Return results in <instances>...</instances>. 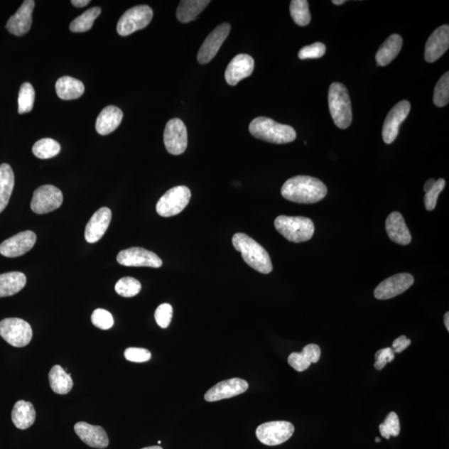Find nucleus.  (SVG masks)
I'll return each mask as SVG.
<instances>
[{
    "label": "nucleus",
    "mask_w": 449,
    "mask_h": 449,
    "mask_svg": "<svg viewBox=\"0 0 449 449\" xmlns=\"http://www.w3.org/2000/svg\"><path fill=\"white\" fill-rule=\"evenodd\" d=\"M248 387L246 380L233 378L217 384L208 390L204 397L208 402L219 401L245 393Z\"/></svg>",
    "instance_id": "17"
},
{
    "label": "nucleus",
    "mask_w": 449,
    "mask_h": 449,
    "mask_svg": "<svg viewBox=\"0 0 449 449\" xmlns=\"http://www.w3.org/2000/svg\"><path fill=\"white\" fill-rule=\"evenodd\" d=\"M394 359V351L392 348H385L379 350L375 354L374 367L378 370H382L388 363L392 362Z\"/></svg>",
    "instance_id": "45"
},
{
    "label": "nucleus",
    "mask_w": 449,
    "mask_h": 449,
    "mask_svg": "<svg viewBox=\"0 0 449 449\" xmlns=\"http://www.w3.org/2000/svg\"><path fill=\"white\" fill-rule=\"evenodd\" d=\"M231 28L230 23H223L209 34L198 52V60L201 65H207L217 55L220 48L230 33Z\"/></svg>",
    "instance_id": "12"
},
{
    "label": "nucleus",
    "mask_w": 449,
    "mask_h": 449,
    "mask_svg": "<svg viewBox=\"0 0 449 449\" xmlns=\"http://www.w3.org/2000/svg\"><path fill=\"white\" fill-rule=\"evenodd\" d=\"M63 201L60 189L53 185H45L34 191L31 209L34 213L47 214L60 208Z\"/></svg>",
    "instance_id": "10"
},
{
    "label": "nucleus",
    "mask_w": 449,
    "mask_h": 449,
    "mask_svg": "<svg viewBox=\"0 0 449 449\" xmlns=\"http://www.w3.org/2000/svg\"><path fill=\"white\" fill-rule=\"evenodd\" d=\"M192 194L185 185L168 190L157 203V212L163 217H171L182 212L187 207Z\"/></svg>",
    "instance_id": "6"
},
{
    "label": "nucleus",
    "mask_w": 449,
    "mask_h": 449,
    "mask_svg": "<svg viewBox=\"0 0 449 449\" xmlns=\"http://www.w3.org/2000/svg\"><path fill=\"white\" fill-rule=\"evenodd\" d=\"M36 2L33 0H26L16 13L6 23L8 31L13 36H23L26 34L32 26V13Z\"/></svg>",
    "instance_id": "19"
},
{
    "label": "nucleus",
    "mask_w": 449,
    "mask_h": 449,
    "mask_svg": "<svg viewBox=\"0 0 449 449\" xmlns=\"http://www.w3.org/2000/svg\"><path fill=\"white\" fill-rule=\"evenodd\" d=\"M444 325H445L447 330L449 331V313L447 312L445 315H444Z\"/></svg>",
    "instance_id": "49"
},
{
    "label": "nucleus",
    "mask_w": 449,
    "mask_h": 449,
    "mask_svg": "<svg viewBox=\"0 0 449 449\" xmlns=\"http://www.w3.org/2000/svg\"><path fill=\"white\" fill-rule=\"evenodd\" d=\"M124 356L131 362L144 363L151 359L152 354L146 349L131 347L125 350Z\"/></svg>",
    "instance_id": "44"
},
{
    "label": "nucleus",
    "mask_w": 449,
    "mask_h": 449,
    "mask_svg": "<svg viewBox=\"0 0 449 449\" xmlns=\"http://www.w3.org/2000/svg\"><path fill=\"white\" fill-rule=\"evenodd\" d=\"M163 139L169 153L183 154L188 148L187 126L179 119H171L166 125Z\"/></svg>",
    "instance_id": "11"
},
{
    "label": "nucleus",
    "mask_w": 449,
    "mask_h": 449,
    "mask_svg": "<svg viewBox=\"0 0 449 449\" xmlns=\"http://www.w3.org/2000/svg\"><path fill=\"white\" fill-rule=\"evenodd\" d=\"M55 89L57 95L63 100L80 99L85 91V87L81 81L68 76L60 77L56 82Z\"/></svg>",
    "instance_id": "28"
},
{
    "label": "nucleus",
    "mask_w": 449,
    "mask_h": 449,
    "mask_svg": "<svg viewBox=\"0 0 449 449\" xmlns=\"http://www.w3.org/2000/svg\"><path fill=\"white\" fill-rule=\"evenodd\" d=\"M75 431L87 446L99 449H104L109 446V436L101 426H94L85 422H79L75 426Z\"/></svg>",
    "instance_id": "20"
},
{
    "label": "nucleus",
    "mask_w": 449,
    "mask_h": 449,
    "mask_svg": "<svg viewBox=\"0 0 449 449\" xmlns=\"http://www.w3.org/2000/svg\"><path fill=\"white\" fill-rule=\"evenodd\" d=\"M275 227L288 241L295 243L309 241L315 233L313 222L303 217L279 216L275 220Z\"/></svg>",
    "instance_id": "5"
},
{
    "label": "nucleus",
    "mask_w": 449,
    "mask_h": 449,
    "mask_svg": "<svg viewBox=\"0 0 449 449\" xmlns=\"http://www.w3.org/2000/svg\"><path fill=\"white\" fill-rule=\"evenodd\" d=\"M332 3L335 4V6H341V4H345V0H340V1H337V0H334V1H332Z\"/></svg>",
    "instance_id": "50"
},
{
    "label": "nucleus",
    "mask_w": 449,
    "mask_h": 449,
    "mask_svg": "<svg viewBox=\"0 0 449 449\" xmlns=\"http://www.w3.org/2000/svg\"><path fill=\"white\" fill-rule=\"evenodd\" d=\"M449 101V72L444 73L434 90L433 102L437 107L446 106Z\"/></svg>",
    "instance_id": "38"
},
{
    "label": "nucleus",
    "mask_w": 449,
    "mask_h": 449,
    "mask_svg": "<svg viewBox=\"0 0 449 449\" xmlns=\"http://www.w3.org/2000/svg\"><path fill=\"white\" fill-rule=\"evenodd\" d=\"M449 47V26H443L434 31L426 43L424 58L428 63H433L442 57Z\"/></svg>",
    "instance_id": "21"
},
{
    "label": "nucleus",
    "mask_w": 449,
    "mask_h": 449,
    "mask_svg": "<svg viewBox=\"0 0 449 449\" xmlns=\"http://www.w3.org/2000/svg\"><path fill=\"white\" fill-rule=\"evenodd\" d=\"M436 180L433 178L428 179L427 182L426 183V184H424V188H423L424 192L427 193L428 192L431 191V190L434 187V185H436Z\"/></svg>",
    "instance_id": "48"
},
{
    "label": "nucleus",
    "mask_w": 449,
    "mask_h": 449,
    "mask_svg": "<svg viewBox=\"0 0 449 449\" xmlns=\"http://www.w3.org/2000/svg\"><path fill=\"white\" fill-rule=\"evenodd\" d=\"M414 282V278L409 273L394 275L377 287L374 290V297L378 300H389L392 298L403 294L409 288L411 287Z\"/></svg>",
    "instance_id": "14"
},
{
    "label": "nucleus",
    "mask_w": 449,
    "mask_h": 449,
    "mask_svg": "<svg viewBox=\"0 0 449 449\" xmlns=\"http://www.w3.org/2000/svg\"><path fill=\"white\" fill-rule=\"evenodd\" d=\"M37 237L31 231L19 232L0 245V254L9 258H16L24 255L33 247Z\"/></svg>",
    "instance_id": "16"
},
{
    "label": "nucleus",
    "mask_w": 449,
    "mask_h": 449,
    "mask_svg": "<svg viewBox=\"0 0 449 449\" xmlns=\"http://www.w3.org/2000/svg\"><path fill=\"white\" fill-rule=\"evenodd\" d=\"M90 0H72L71 3L72 6L77 8H82L87 6L90 4Z\"/></svg>",
    "instance_id": "47"
},
{
    "label": "nucleus",
    "mask_w": 449,
    "mask_h": 449,
    "mask_svg": "<svg viewBox=\"0 0 449 449\" xmlns=\"http://www.w3.org/2000/svg\"><path fill=\"white\" fill-rule=\"evenodd\" d=\"M124 114L119 107L116 106H107L102 109L96 121V130L97 134L105 136L119 128Z\"/></svg>",
    "instance_id": "24"
},
{
    "label": "nucleus",
    "mask_w": 449,
    "mask_h": 449,
    "mask_svg": "<svg viewBox=\"0 0 449 449\" xmlns=\"http://www.w3.org/2000/svg\"><path fill=\"white\" fill-rule=\"evenodd\" d=\"M249 131L259 140L275 144H290L296 139V131L291 126L276 123L265 117L254 119Z\"/></svg>",
    "instance_id": "3"
},
{
    "label": "nucleus",
    "mask_w": 449,
    "mask_h": 449,
    "mask_svg": "<svg viewBox=\"0 0 449 449\" xmlns=\"http://www.w3.org/2000/svg\"><path fill=\"white\" fill-rule=\"evenodd\" d=\"M141 449H163L162 447L160 446H152V447H146V448H144Z\"/></svg>",
    "instance_id": "51"
},
{
    "label": "nucleus",
    "mask_w": 449,
    "mask_h": 449,
    "mask_svg": "<svg viewBox=\"0 0 449 449\" xmlns=\"http://www.w3.org/2000/svg\"><path fill=\"white\" fill-rule=\"evenodd\" d=\"M36 100V91L29 82H24L18 92V114H23L31 112Z\"/></svg>",
    "instance_id": "36"
},
{
    "label": "nucleus",
    "mask_w": 449,
    "mask_h": 449,
    "mask_svg": "<svg viewBox=\"0 0 449 449\" xmlns=\"http://www.w3.org/2000/svg\"><path fill=\"white\" fill-rule=\"evenodd\" d=\"M295 427L287 421H272L261 424L256 429L259 441L267 446H276L289 440Z\"/></svg>",
    "instance_id": "9"
},
{
    "label": "nucleus",
    "mask_w": 449,
    "mask_h": 449,
    "mask_svg": "<svg viewBox=\"0 0 449 449\" xmlns=\"http://www.w3.org/2000/svg\"><path fill=\"white\" fill-rule=\"evenodd\" d=\"M210 3L209 0H183L177 11L178 21L184 23L195 21Z\"/></svg>",
    "instance_id": "30"
},
{
    "label": "nucleus",
    "mask_w": 449,
    "mask_h": 449,
    "mask_svg": "<svg viewBox=\"0 0 449 449\" xmlns=\"http://www.w3.org/2000/svg\"><path fill=\"white\" fill-rule=\"evenodd\" d=\"M255 61L252 57L248 55H238L229 63L224 79L227 84L231 86H236L239 82L250 77L252 75Z\"/></svg>",
    "instance_id": "18"
},
{
    "label": "nucleus",
    "mask_w": 449,
    "mask_h": 449,
    "mask_svg": "<svg viewBox=\"0 0 449 449\" xmlns=\"http://www.w3.org/2000/svg\"><path fill=\"white\" fill-rule=\"evenodd\" d=\"M14 187L13 169L7 163L0 165V213L8 206Z\"/></svg>",
    "instance_id": "31"
},
{
    "label": "nucleus",
    "mask_w": 449,
    "mask_h": 449,
    "mask_svg": "<svg viewBox=\"0 0 449 449\" xmlns=\"http://www.w3.org/2000/svg\"><path fill=\"white\" fill-rule=\"evenodd\" d=\"M92 323L97 328L101 330H109L114 324V317L110 312L104 309H97L91 317Z\"/></svg>",
    "instance_id": "40"
},
{
    "label": "nucleus",
    "mask_w": 449,
    "mask_h": 449,
    "mask_svg": "<svg viewBox=\"0 0 449 449\" xmlns=\"http://www.w3.org/2000/svg\"><path fill=\"white\" fill-rule=\"evenodd\" d=\"M27 282L22 272L13 271L0 275V298L11 296L23 289Z\"/></svg>",
    "instance_id": "29"
},
{
    "label": "nucleus",
    "mask_w": 449,
    "mask_h": 449,
    "mask_svg": "<svg viewBox=\"0 0 449 449\" xmlns=\"http://www.w3.org/2000/svg\"><path fill=\"white\" fill-rule=\"evenodd\" d=\"M329 107L335 124L340 129L349 128L352 123V106L346 87L340 82H333L329 90Z\"/></svg>",
    "instance_id": "4"
},
{
    "label": "nucleus",
    "mask_w": 449,
    "mask_h": 449,
    "mask_svg": "<svg viewBox=\"0 0 449 449\" xmlns=\"http://www.w3.org/2000/svg\"><path fill=\"white\" fill-rule=\"evenodd\" d=\"M321 350L319 345L310 344L305 346L301 353L294 352L288 357V363L298 372H303L320 360Z\"/></svg>",
    "instance_id": "25"
},
{
    "label": "nucleus",
    "mask_w": 449,
    "mask_h": 449,
    "mask_svg": "<svg viewBox=\"0 0 449 449\" xmlns=\"http://www.w3.org/2000/svg\"><path fill=\"white\" fill-rule=\"evenodd\" d=\"M0 336L13 347H26L31 343L33 330L26 320L7 318L0 321Z\"/></svg>",
    "instance_id": "7"
},
{
    "label": "nucleus",
    "mask_w": 449,
    "mask_h": 449,
    "mask_svg": "<svg viewBox=\"0 0 449 449\" xmlns=\"http://www.w3.org/2000/svg\"><path fill=\"white\" fill-rule=\"evenodd\" d=\"M173 313V306L170 304L165 303L158 307L155 311V320L161 328H168L172 321Z\"/></svg>",
    "instance_id": "42"
},
{
    "label": "nucleus",
    "mask_w": 449,
    "mask_h": 449,
    "mask_svg": "<svg viewBox=\"0 0 449 449\" xmlns=\"http://www.w3.org/2000/svg\"><path fill=\"white\" fill-rule=\"evenodd\" d=\"M141 289V283L133 277L121 278L115 286V291L121 296L130 298L139 294Z\"/></svg>",
    "instance_id": "37"
},
{
    "label": "nucleus",
    "mask_w": 449,
    "mask_h": 449,
    "mask_svg": "<svg viewBox=\"0 0 449 449\" xmlns=\"http://www.w3.org/2000/svg\"><path fill=\"white\" fill-rule=\"evenodd\" d=\"M410 344H411V340H409L406 336L402 335L394 340L392 349L394 353H401L409 347Z\"/></svg>",
    "instance_id": "46"
},
{
    "label": "nucleus",
    "mask_w": 449,
    "mask_h": 449,
    "mask_svg": "<svg viewBox=\"0 0 449 449\" xmlns=\"http://www.w3.org/2000/svg\"><path fill=\"white\" fill-rule=\"evenodd\" d=\"M50 387L53 391L58 394L70 393L73 386L71 374H68L60 365H55L48 374Z\"/></svg>",
    "instance_id": "32"
},
{
    "label": "nucleus",
    "mask_w": 449,
    "mask_h": 449,
    "mask_svg": "<svg viewBox=\"0 0 449 449\" xmlns=\"http://www.w3.org/2000/svg\"><path fill=\"white\" fill-rule=\"evenodd\" d=\"M112 220V212L109 208L102 207L94 214L85 228L87 242L95 243L104 237L109 228Z\"/></svg>",
    "instance_id": "22"
},
{
    "label": "nucleus",
    "mask_w": 449,
    "mask_h": 449,
    "mask_svg": "<svg viewBox=\"0 0 449 449\" xmlns=\"http://www.w3.org/2000/svg\"><path fill=\"white\" fill-rule=\"evenodd\" d=\"M411 105L409 102L404 100L398 102L389 112L384 121L382 136L385 144H391L396 139L399 126L407 119Z\"/></svg>",
    "instance_id": "15"
},
{
    "label": "nucleus",
    "mask_w": 449,
    "mask_h": 449,
    "mask_svg": "<svg viewBox=\"0 0 449 449\" xmlns=\"http://www.w3.org/2000/svg\"><path fill=\"white\" fill-rule=\"evenodd\" d=\"M326 51V47L324 43H315L313 45L302 48L298 56L300 60H309V58H320L324 56Z\"/></svg>",
    "instance_id": "43"
},
{
    "label": "nucleus",
    "mask_w": 449,
    "mask_h": 449,
    "mask_svg": "<svg viewBox=\"0 0 449 449\" xmlns=\"http://www.w3.org/2000/svg\"><path fill=\"white\" fill-rule=\"evenodd\" d=\"M153 16L148 6H138L126 11L119 19L117 31L121 36H129L148 26Z\"/></svg>",
    "instance_id": "8"
},
{
    "label": "nucleus",
    "mask_w": 449,
    "mask_h": 449,
    "mask_svg": "<svg viewBox=\"0 0 449 449\" xmlns=\"http://www.w3.org/2000/svg\"><path fill=\"white\" fill-rule=\"evenodd\" d=\"M380 441H382V439H380L379 438H375V442L379 443Z\"/></svg>",
    "instance_id": "52"
},
{
    "label": "nucleus",
    "mask_w": 449,
    "mask_h": 449,
    "mask_svg": "<svg viewBox=\"0 0 449 449\" xmlns=\"http://www.w3.org/2000/svg\"><path fill=\"white\" fill-rule=\"evenodd\" d=\"M117 261L125 266L159 268L163 266V261L158 256L141 247H131L120 251Z\"/></svg>",
    "instance_id": "13"
},
{
    "label": "nucleus",
    "mask_w": 449,
    "mask_h": 449,
    "mask_svg": "<svg viewBox=\"0 0 449 449\" xmlns=\"http://www.w3.org/2000/svg\"><path fill=\"white\" fill-rule=\"evenodd\" d=\"M326 185L320 180L309 175H296L287 180L281 188L282 197L296 203L313 204L327 195Z\"/></svg>",
    "instance_id": "1"
},
{
    "label": "nucleus",
    "mask_w": 449,
    "mask_h": 449,
    "mask_svg": "<svg viewBox=\"0 0 449 449\" xmlns=\"http://www.w3.org/2000/svg\"><path fill=\"white\" fill-rule=\"evenodd\" d=\"M61 146L57 141L52 139L38 140L33 146V153L40 159H48L55 157L60 153Z\"/></svg>",
    "instance_id": "34"
},
{
    "label": "nucleus",
    "mask_w": 449,
    "mask_h": 449,
    "mask_svg": "<svg viewBox=\"0 0 449 449\" xmlns=\"http://www.w3.org/2000/svg\"><path fill=\"white\" fill-rule=\"evenodd\" d=\"M403 46V38L399 34H392L382 46L379 47L377 53L378 66H387L395 58L399 55Z\"/></svg>",
    "instance_id": "27"
},
{
    "label": "nucleus",
    "mask_w": 449,
    "mask_h": 449,
    "mask_svg": "<svg viewBox=\"0 0 449 449\" xmlns=\"http://www.w3.org/2000/svg\"><path fill=\"white\" fill-rule=\"evenodd\" d=\"M385 228L390 240L401 246L411 242L412 237L401 214L398 212L389 215L385 222Z\"/></svg>",
    "instance_id": "23"
},
{
    "label": "nucleus",
    "mask_w": 449,
    "mask_h": 449,
    "mask_svg": "<svg viewBox=\"0 0 449 449\" xmlns=\"http://www.w3.org/2000/svg\"><path fill=\"white\" fill-rule=\"evenodd\" d=\"M232 243L236 250L241 252L243 260L254 270L262 274H269L272 271L269 254L254 239L247 234L237 233L233 236Z\"/></svg>",
    "instance_id": "2"
},
{
    "label": "nucleus",
    "mask_w": 449,
    "mask_h": 449,
    "mask_svg": "<svg viewBox=\"0 0 449 449\" xmlns=\"http://www.w3.org/2000/svg\"><path fill=\"white\" fill-rule=\"evenodd\" d=\"M445 185L446 183L444 179H438L436 180V185H434V187L431 191L426 193V197H424V204H426V207L428 211H433V210L436 207L439 194H440L443 188H445Z\"/></svg>",
    "instance_id": "41"
},
{
    "label": "nucleus",
    "mask_w": 449,
    "mask_h": 449,
    "mask_svg": "<svg viewBox=\"0 0 449 449\" xmlns=\"http://www.w3.org/2000/svg\"><path fill=\"white\" fill-rule=\"evenodd\" d=\"M102 9L100 7H94L89 9L80 16L77 17L70 23V31L75 33H82L90 31L95 19L100 16Z\"/></svg>",
    "instance_id": "33"
},
{
    "label": "nucleus",
    "mask_w": 449,
    "mask_h": 449,
    "mask_svg": "<svg viewBox=\"0 0 449 449\" xmlns=\"http://www.w3.org/2000/svg\"><path fill=\"white\" fill-rule=\"evenodd\" d=\"M11 417L14 426L24 431L31 428L36 422V409L31 402L19 400L14 404Z\"/></svg>",
    "instance_id": "26"
},
{
    "label": "nucleus",
    "mask_w": 449,
    "mask_h": 449,
    "mask_svg": "<svg viewBox=\"0 0 449 449\" xmlns=\"http://www.w3.org/2000/svg\"><path fill=\"white\" fill-rule=\"evenodd\" d=\"M293 21L299 26H306L310 22L309 4L306 0H293L290 6Z\"/></svg>",
    "instance_id": "35"
},
{
    "label": "nucleus",
    "mask_w": 449,
    "mask_h": 449,
    "mask_svg": "<svg viewBox=\"0 0 449 449\" xmlns=\"http://www.w3.org/2000/svg\"><path fill=\"white\" fill-rule=\"evenodd\" d=\"M382 436L389 439L390 436L397 437L400 433L399 418L396 413L390 412L383 423L379 424Z\"/></svg>",
    "instance_id": "39"
}]
</instances>
